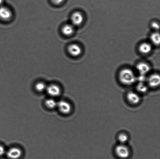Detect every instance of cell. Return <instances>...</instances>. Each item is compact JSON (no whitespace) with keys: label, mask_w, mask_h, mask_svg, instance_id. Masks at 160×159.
Masks as SVG:
<instances>
[{"label":"cell","mask_w":160,"mask_h":159,"mask_svg":"<svg viewBox=\"0 0 160 159\" xmlns=\"http://www.w3.org/2000/svg\"><path fill=\"white\" fill-rule=\"evenodd\" d=\"M118 139L120 144H125L128 141V135L125 133H121L118 137Z\"/></svg>","instance_id":"16"},{"label":"cell","mask_w":160,"mask_h":159,"mask_svg":"<svg viewBox=\"0 0 160 159\" xmlns=\"http://www.w3.org/2000/svg\"><path fill=\"white\" fill-rule=\"evenodd\" d=\"M6 152V151L4 146L0 145V157L5 155Z\"/></svg>","instance_id":"20"},{"label":"cell","mask_w":160,"mask_h":159,"mask_svg":"<svg viewBox=\"0 0 160 159\" xmlns=\"http://www.w3.org/2000/svg\"><path fill=\"white\" fill-rule=\"evenodd\" d=\"M149 86L151 88H156L159 86L160 83V77L159 74H152L148 79Z\"/></svg>","instance_id":"9"},{"label":"cell","mask_w":160,"mask_h":159,"mask_svg":"<svg viewBox=\"0 0 160 159\" xmlns=\"http://www.w3.org/2000/svg\"><path fill=\"white\" fill-rule=\"evenodd\" d=\"M115 152L118 157L122 159L128 158L130 154L129 148L125 144H120L116 146Z\"/></svg>","instance_id":"2"},{"label":"cell","mask_w":160,"mask_h":159,"mask_svg":"<svg viewBox=\"0 0 160 159\" xmlns=\"http://www.w3.org/2000/svg\"><path fill=\"white\" fill-rule=\"evenodd\" d=\"M136 89L139 92L145 93L148 90V87L143 82H140L138 84Z\"/></svg>","instance_id":"18"},{"label":"cell","mask_w":160,"mask_h":159,"mask_svg":"<svg viewBox=\"0 0 160 159\" xmlns=\"http://www.w3.org/2000/svg\"><path fill=\"white\" fill-rule=\"evenodd\" d=\"M62 31L64 35L70 36L74 32V28L72 24H66L62 26Z\"/></svg>","instance_id":"12"},{"label":"cell","mask_w":160,"mask_h":159,"mask_svg":"<svg viewBox=\"0 0 160 159\" xmlns=\"http://www.w3.org/2000/svg\"><path fill=\"white\" fill-rule=\"evenodd\" d=\"M57 107L61 113L65 115L68 114L72 110L71 104L65 101H60L58 102Z\"/></svg>","instance_id":"4"},{"label":"cell","mask_w":160,"mask_h":159,"mask_svg":"<svg viewBox=\"0 0 160 159\" xmlns=\"http://www.w3.org/2000/svg\"><path fill=\"white\" fill-rule=\"evenodd\" d=\"M152 49V46L148 43H142L139 46V51L142 54H148L151 52Z\"/></svg>","instance_id":"13"},{"label":"cell","mask_w":160,"mask_h":159,"mask_svg":"<svg viewBox=\"0 0 160 159\" xmlns=\"http://www.w3.org/2000/svg\"><path fill=\"white\" fill-rule=\"evenodd\" d=\"M52 2L55 5H59L62 4L64 2L65 0H51Z\"/></svg>","instance_id":"21"},{"label":"cell","mask_w":160,"mask_h":159,"mask_svg":"<svg viewBox=\"0 0 160 159\" xmlns=\"http://www.w3.org/2000/svg\"><path fill=\"white\" fill-rule=\"evenodd\" d=\"M68 51L70 55L75 57L79 56L82 51L81 47L76 44L70 45L68 48Z\"/></svg>","instance_id":"10"},{"label":"cell","mask_w":160,"mask_h":159,"mask_svg":"<svg viewBox=\"0 0 160 159\" xmlns=\"http://www.w3.org/2000/svg\"><path fill=\"white\" fill-rule=\"evenodd\" d=\"M127 99L128 102L132 105H137L140 102V96L138 93L133 91H130L127 95Z\"/></svg>","instance_id":"8"},{"label":"cell","mask_w":160,"mask_h":159,"mask_svg":"<svg viewBox=\"0 0 160 159\" xmlns=\"http://www.w3.org/2000/svg\"><path fill=\"white\" fill-rule=\"evenodd\" d=\"M12 11L8 7L4 6H0V19L4 21H8L12 16Z\"/></svg>","instance_id":"6"},{"label":"cell","mask_w":160,"mask_h":159,"mask_svg":"<svg viewBox=\"0 0 160 159\" xmlns=\"http://www.w3.org/2000/svg\"><path fill=\"white\" fill-rule=\"evenodd\" d=\"M58 102L53 99H47L45 101V105L48 108L53 109L56 108L57 106Z\"/></svg>","instance_id":"14"},{"label":"cell","mask_w":160,"mask_h":159,"mask_svg":"<svg viewBox=\"0 0 160 159\" xmlns=\"http://www.w3.org/2000/svg\"><path fill=\"white\" fill-rule=\"evenodd\" d=\"M119 79L122 84L127 86L133 85L137 79L134 72L129 68H125L121 71Z\"/></svg>","instance_id":"1"},{"label":"cell","mask_w":160,"mask_h":159,"mask_svg":"<svg viewBox=\"0 0 160 159\" xmlns=\"http://www.w3.org/2000/svg\"><path fill=\"white\" fill-rule=\"evenodd\" d=\"M6 154L9 159H18L22 157V152L19 148L12 147L6 151Z\"/></svg>","instance_id":"3"},{"label":"cell","mask_w":160,"mask_h":159,"mask_svg":"<svg viewBox=\"0 0 160 159\" xmlns=\"http://www.w3.org/2000/svg\"><path fill=\"white\" fill-rule=\"evenodd\" d=\"M150 40L153 44L156 46L159 45L160 42L159 34L157 32H155L152 34L150 36Z\"/></svg>","instance_id":"15"},{"label":"cell","mask_w":160,"mask_h":159,"mask_svg":"<svg viewBox=\"0 0 160 159\" xmlns=\"http://www.w3.org/2000/svg\"><path fill=\"white\" fill-rule=\"evenodd\" d=\"M3 3H4V0H0V6L3 5Z\"/></svg>","instance_id":"23"},{"label":"cell","mask_w":160,"mask_h":159,"mask_svg":"<svg viewBox=\"0 0 160 159\" xmlns=\"http://www.w3.org/2000/svg\"><path fill=\"white\" fill-rule=\"evenodd\" d=\"M145 75H141L140 76L138 77V80L140 82H143L145 80Z\"/></svg>","instance_id":"22"},{"label":"cell","mask_w":160,"mask_h":159,"mask_svg":"<svg viewBox=\"0 0 160 159\" xmlns=\"http://www.w3.org/2000/svg\"><path fill=\"white\" fill-rule=\"evenodd\" d=\"M136 68L140 74L142 75L147 74L150 70L149 65L145 62H141L138 64Z\"/></svg>","instance_id":"11"},{"label":"cell","mask_w":160,"mask_h":159,"mask_svg":"<svg viewBox=\"0 0 160 159\" xmlns=\"http://www.w3.org/2000/svg\"><path fill=\"white\" fill-rule=\"evenodd\" d=\"M151 26L155 30H158L159 29L160 27L159 23L156 22H153L152 23Z\"/></svg>","instance_id":"19"},{"label":"cell","mask_w":160,"mask_h":159,"mask_svg":"<svg viewBox=\"0 0 160 159\" xmlns=\"http://www.w3.org/2000/svg\"><path fill=\"white\" fill-rule=\"evenodd\" d=\"M71 20L72 25L73 26H78L82 23L84 17L81 12H75L72 14Z\"/></svg>","instance_id":"7"},{"label":"cell","mask_w":160,"mask_h":159,"mask_svg":"<svg viewBox=\"0 0 160 159\" xmlns=\"http://www.w3.org/2000/svg\"><path fill=\"white\" fill-rule=\"evenodd\" d=\"M35 89L38 92H43L46 90L47 86L44 82H37L35 85Z\"/></svg>","instance_id":"17"},{"label":"cell","mask_w":160,"mask_h":159,"mask_svg":"<svg viewBox=\"0 0 160 159\" xmlns=\"http://www.w3.org/2000/svg\"><path fill=\"white\" fill-rule=\"evenodd\" d=\"M46 91L50 96L57 97L60 95L61 90L60 87L56 84H51L47 86Z\"/></svg>","instance_id":"5"}]
</instances>
